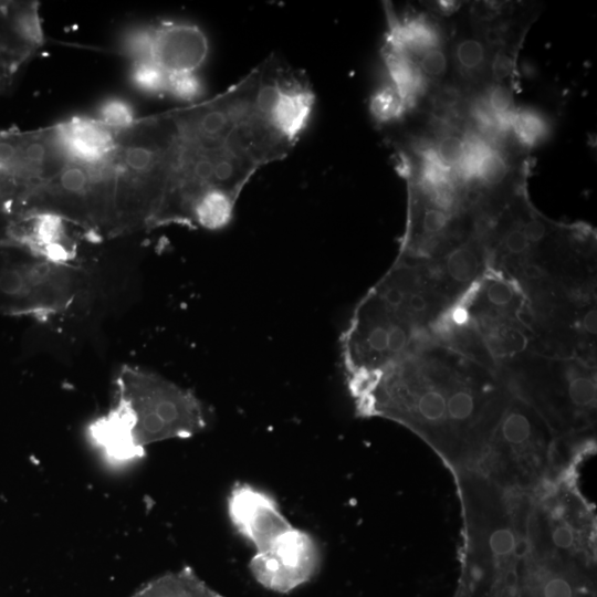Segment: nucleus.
<instances>
[{
	"mask_svg": "<svg viewBox=\"0 0 597 597\" xmlns=\"http://www.w3.org/2000/svg\"><path fill=\"white\" fill-rule=\"evenodd\" d=\"M314 105L306 75L272 54L222 93L168 111L167 182L154 228L227 227L254 174L295 147Z\"/></svg>",
	"mask_w": 597,
	"mask_h": 597,
	"instance_id": "f257e3e1",
	"label": "nucleus"
},
{
	"mask_svg": "<svg viewBox=\"0 0 597 597\" xmlns=\"http://www.w3.org/2000/svg\"><path fill=\"white\" fill-rule=\"evenodd\" d=\"M348 389L358 413L407 427L452 472L479 462L512 397L494 373L436 342Z\"/></svg>",
	"mask_w": 597,
	"mask_h": 597,
	"instance_id": "f03ea898",
	"label": "nucleus"
},
{
	"mask_svg": "<svg viewBox=\"0 0 597 597\" xmlns=\"http://www.w3.org/2000/svg\"><path fill=\"white\" fill-rule=\"evenodd\" d=\"M452 473L463 519L454 597H516L520 569L530 548L533 493L504 488L473 470Z\"/></svg>",
	"mask_w": 597,
	"mask_h": 597,
	"instance_id": "7ed1b4c3",
	"label": "nucleus"
},
{
	"mask_svg": "<svg viewBox=\"0 0 597 597\" xmlns=\"http://www.w3.org/2000/svg\"><path fill=\"white\" fill-rule=\"evenodd\" d=\"M206 426L205 408L191 391L128 365L116 377L115 406L87 432L105 459L121 464L143 458L151 443L190 438Z\"/></svg>",
	"mask_w": 597,
	"mask_h": 597,
	"instance_id": "20e7f679",
	"label": "nucleus"
},
{
	"mask_svg": "<svg viewBox=\"0 0 597 597\" xmlns=\"http://www.w3.org/2000/svg\"><path fill=\"white\" fill-rule=\"evenodd\" d=\"M166 113L118 128L113 157L109 235L153 228L167 181Z\"/></svg>",
	"mask_w": 597,
	"mask_h": 597,
	"instance_id": "39448f33",
	"label": "nucleus"
},
{
	"mask_svg": "<svg viewBox=\"0 0 597 597\" xmlns=\"http://www.w3.org/2000/svg\"><path fill=\"white\" fill-rule=\"evenodd\" d=\"M559 447L561 441L540 412L513 391L473 471L504 488L535 493L569 468L561 458Z\"/></svg>",
	"mask_w": 597,
	"mask_h": 597,
	"instance_id": "423d86ee",
	"label": "nucleus"
},
{
	"mask_svg": "<svg viewBox=\"0 0 597 597\" xmlns=\"http://www.w3.org/2000/svg\"><path fill=\"white\" fill-rule=\"evenodd\" d=\"M572 476L568 469L533 493L528 555L595 570V519Z\"/></svg>",
	"mask_w": 597,
	"mask_h": 597,
	"instance_id": "0eeeda50",
	"label": "nucleus"
},
{
	"mask_svg": "<svg viewBox=\"0 0 597 597\" xmlns=\"http://www.w3.org/2000/svg\"><path fill=\"white\" fill-rule=\"evenodd\" d=\"M74 293L69 264L18 241H0V314L46 316L65 308Z\"/></svg>",
	"mask_w": 597,
	"mask_h": 597,
	"instance_id": "6e6552de",
	"label": "nucleus"
},
{
	"mask_svg": "<svg viewBox=\"0 0 597 597\" xmlns=\"http://www.w3.org/2000/svg\"><path fill=\"white\" fill-rule=\"evenodd\" d=\"M69 159L57 124L36 130L0 129V191L13 217L21 214L30 196L52 180Z\"/></svg>",
	"mask_w": 597,
	"mask_h": 597,
	"instance_id": "1a4fd4ad",
	"label": "nucleus"
},
{
	"mask_svg": "<svg viewBox=\"0 0 597 597\" xmlns=\"http://www.w3.org/2000/svg\"><path fill=\"white\" fill-rule=\"evenodd\" d=\"M321 551L305 531L291 527L249 563L254 579L264 588L286 594L310 582L321 566Z\"/></svg>",
	"mask_w": 597,
	"mask_h": 597,
	"instance_id": "9d476101",
	"label": "nucleus"
},
{
	"mask_svg": "<svg viewBox=\"0 0 597 597\" xmlns=\"http://www.w3.org/2000/svg\"><path fill=\"white\" fill-rule=\"evenodd\" d=\"M209 52L205 32L197 25L180 21L149 24L147 57L143 62L155 64L168 78L195 75ZM168 90V87H167Z\"/></svg>",
	"mask_w": 597,
	"mask_h": 597,
	"instance_id": "9b49d317",
	"label": "nucleus"
},
{
	"mask_svg": "<svg viewBox=\"0 0 597 597\" xmlns=\"http://www.w3.org/2000/svg\"><path fill=\"white\" fill-rule=\"evenodd\" d=\"M227 507L232 526L255 552L268 548L293 527L271 494L248 483L231 489Z\"/></svg>",
	"mask_w": 597,
	"mask_h": 597,
	"instance_id": "f8f14e48",
	"label": "nucleus"
},
{
	"mask_svg": "<svg viewBox=\"0 0 597 597\" xmlns=\"http://www.w3.org/2000/svg\"><path fill=\"white\" fill-rule=\"evenodd\" d=\"M36 1H0V76L12 83L19 69L43 44Z\"/></svg>",
	"mask_w": 597,
	"mask_h": 597,
	"instance_id": "ddd939ff",
	"label": "nucleus"
},
{
	"mask_svg": "<svg viewBox=\"0 0 597 597\" xmlns=\"http://www.w3.org/2000/svg\"><path fill=\"white\" fill-rule=\"evenodd\" d=\"M595 570L558 559L525 557L516 597H595Z\"/></svg>",
	"mask_w": 597,
	"mask_h": 597,
	"instance_id": "4468645a",
	"label": "nucleus"
},
{
	"mask_svg": "<svg viewBox=\"0 0 597 597\" xmlns=\"http://www.w3.org/2000/svg\"><path fill=\"white\" fill-rule=\"evenodd\" d=\"M469 22L463 31H453L449 40L450 80L473 93L492 83L491 67L496 49L481 30Z\"/></svg>",
	"mask_w": 597,
	"mask_h": 597,
	"instance_id": "2eb2a0df",
	"label": "nucleus"
},
{
	"mask_svg": "<svg viewBox=\"0 0 597 597\" xmlns=\"http://www.w3.org/2000/svg\"><path fill=\"white\" fill-rule=\"evenodd\" d=\"M132 597H222L185 567L149 582Z\"/></svg>",
	"mask_w": 597,
	"mask_h": 597,
	"instance_id": "dca6fc26",
	"label": "nucleus"
},
{
	"mask_svg": "<svg viewBox=\"0 0 597 597\" xmlns=\"http://www.w3.org/2000/svg\"><path fill=\"white\" fill-rule=\"evenodd\" d=\"M552 130L548 118L540 111L515 108L511 122V132L527 151L547 140Z\"/></svg>",
	"mask_w": 597,
	"mask_h": 597,
	"instance_id": "f3484780",
	"label": "nucleus"
},
{
	"mask_svg": "<svg viewBox=\"0 0 597 597\" xmlns=\"http://www.w3.org/2000/svg\"><path fill=\"white\" fill-rule=\"evenodd\" d=\"M448 45L449 43L443 46L426 50L419 54H407L398 49L396 50L405 54L415 63L430 88L433 85L450 80L451 66Z\"/></svg>",
	"mask_w": 597,
	"mask_h": 597,
	"instance_id": "a211bd4d",
	"label": "nucleus"
},
{
	"mask_svg": "<svg viewBox=\"0 0 597 597\" xmlns=\"http://www.w3.org/2000/svg\"><path fill=\"white\" fill-rule=\"evenodd\" d=\"M369 109L374 119L380 125L396 124L408 114L399 94L386 82L373 93Z\"/></svg>",
	"mask_w": 597,
	"mask_h": 597,
	"instance_id": "6ab92c4d",
	"label": "nucleus"
},
{
	"mask_svg": "<svg viewBox=\"0 0 597 597\" xmlns=\"http://www.w3.org/2000/svg\"><path fill=\"white\" fill-rule=\"evenodd\" d=\"M130 78L133 84L144 93L167 95V76L150 62L132 63Z\"/></svg>",
	"mask_w": 597,
	"mask_h": 597,
	"instance_id": "aec40b11",
	"label": "nucleus"
},
{
	"mask_svg": "<svg viewBox=\"0 0 597 597\" xmlns=\"http://www.w3.org/2000/svg\"><path fill=\"white\" fill-rule=\"evenodd\" d=\"M97 119L113 128H123L134 123L136 117L127 102L109 100L102 104Z\"/></svg>",
	"mask_w": 597,
	"mask_h": 597,
	"instance_id": "412c9836",
	"label": "nucleus"
},
{
	"mask_svg": "<svg viewBox=\"0 0 597 597\" xmlns=\"http://www.w3.org/2000/svg\"><path fill=\"white\" fill-rule=\"evenodd\" d=\"M10 224V218L6 216H0V241L8 238V229Z\"/></svg>",
	"mask_w": 597,
	"mask_h": 597,
	"instance_id": "4be33fe9",
	"label": "nucleus"
}]
</instances>
